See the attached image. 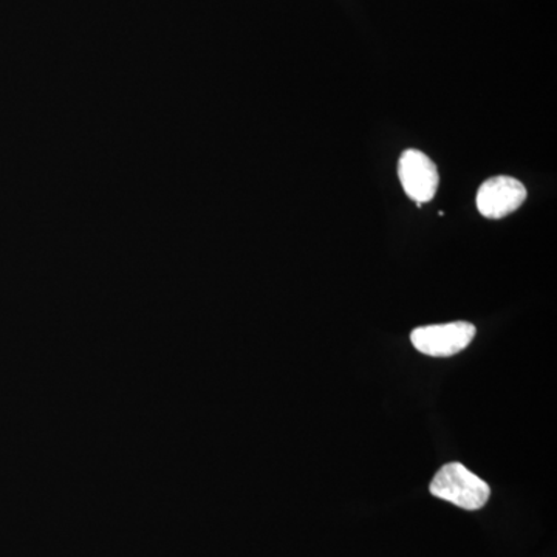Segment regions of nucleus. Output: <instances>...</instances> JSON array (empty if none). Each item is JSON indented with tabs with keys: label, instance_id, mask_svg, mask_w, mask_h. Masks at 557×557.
Listing matches in <instances>:
<instances>
[{
	"label": "nucleus",
	"instance_id": "1",
	"mask_svg": "<svg viewBox=\"0 0 557 557\" xmlns=\"http://www.w3.org/2000/svg\"><path fill=\"white\" fill-rule=\"evenodd\" d=\"M429 490L432 496L467 511H478L485 507L491 496V487L485 480L480 479L461 463L445 465L435 474Z\"/></svg>",
	"mask_w": 557,
	"mask_h": 557
},
{
	"label": "nucleus",
	"instance_id": "2",
	"mask_svg": "<svg viewBox=\"0 0 557 557\" xmlns=\"http://www.w3.org/2000/svg\"><path fill=\"white\" fill-rule=\"evenodd\" d=\"M475 327L469 322L426 325L410 333V343L420 354L434 358H448L460 354L472 343Z\"/></svg>",
	"mask_w": 557,
	"mask_h": 557
},
{
	"label": "nucleus",
	"instance_id": "3",
	"mask_svg": "<svg viewBox=\"0 0 557 557\" xmlns=\"http://www.w3.org/2000/svg\"><path fill=\"white\" fill-rule=\"evenodd\" d=\"M398 177L403 189L418 207L434 199L438 189V171L434 161L426 153L417 149H408L398 163Z\"/></svg>",
	"mask_w": 557,
	"mask_h": 557
},
{
	"label": "nucleus",
	"instance_id": "4",
	"mask_svg": "<svg viewBox=\"0 0 557 557\" xmlns=\"http://www.w3.org/2000/svg\"><path fill=\"white\" fill-rule=\"evenodd\" d=\"M527 200V188L519 180L500 175L486 180L478 193V209L486 219H504Z\"/></svg>",
	"mask_w": 557,
	"mask_h": 557
}]
</instances>
